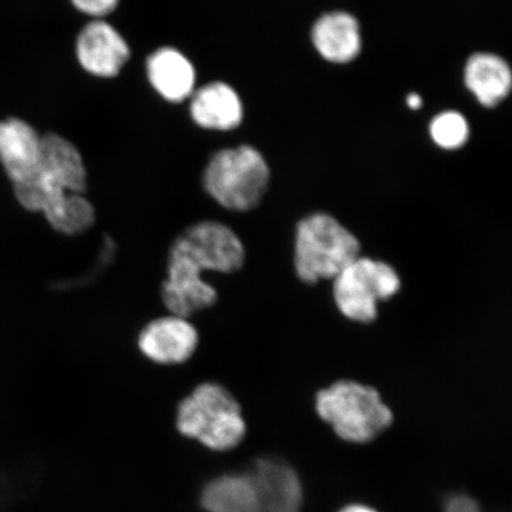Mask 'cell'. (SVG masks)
I'll return each mask as SVG.
<instances>
[{"label":"cell","mask_w":512,"mask_h":512,"mask_svg":"<svg viewBox=\"0 0 512 512\" xmlns=\"http://www.w3.org/2000/svg\"><path fill=\"white\" fill-rule=\"evenodd\" d=\"M87 182L78 147L48 133L42 138L36 174L12 189L22 208L42 214L56 233L73 238L87 233L96 221L95 208L86 197Z\"/></svg>","instance_id":"1"},{"label":"cell","mask_w":512,"mask_h":512,"mask_svg":"<svg viewBox=\"0 0 512 512\" xmlns=\"http://www.w3.org/2000/svg\"><path fill=\"white\" fill-rule=\"evenodd\" d=\"M175 427L181 437L211 452H229L247 437V422L236 396L216 381L198 383L179 400Z\"/></svg>","instance_id":"2"},{"label":"cell","mask_w":512,"mask_h":512,"mask_svg":"<svg viewBox=\"0 0 512 512\" xmlns=\"http://www.w3.org/2000/svg\"><path fill=\"white\" fill-rule=\"evenodd\" d=\"M270 182L267 160L251 145L217 151L202 175L203 189L211 200L234 213H248L258 208Z\"/></svg>","instance_id":"3"},{"label":"cell","mask_w":512,"mask_h":512,"mask_svg":"<svg viewBox=\"0 0 512 512\" xmlns=\"http://www.w3.org/2000/svg\"><path fill=\"white\" fill-rule=\"evenodd\" d=\"M316 412L344 441L368 444L393 425L394 414L373 387L341 380L319 390Z\"/></svg>","instance_id":"4"},{"label":"cell","mask_w":512,"mask_h":512,"mask_svg":"<svg viewBox=\"0 0 512 512\" xmlns=\"http://www.w3.org/2000/svg\"><path fill=\"white\" fill-rule=\"evenodd\" d=\"M361 256V243L336 217L315 213L297 224L294 268L306 284L334 280Z\"/></svg>","instance_id":"5"},{"label":"cell","mask_w":512,"mask_h":512,"mask_svg":"<svg viewBox=\"0 0 512 512\" xmlns=\"http://www.w3.org/2000/svg\"><path fill=\"white\" fill-rule=\"evenodd\" d=\"M245 243L228 224L202 220L190 224L171 242L166 261L189 268L197 275L206 272L224 275L239 272L245 266Z\"/></svg>","instance_id":"6"},{"label":"cell","mask_w":512,"mask_h":512,"mask_svg":"<svg viewBox=\"0 0 512 512\" xmlns=\"http://www.w3.org/2000/svg\"><path fill=\"white\" fill-rule=\"evenodd\" d=\"M339 312L352 322L369 324L379 316V304L399 293V273L387 262L358 256L332 280Z\"/></svg>","instance_id":"7"},{"label":"cell","mask_w":512,"mask_h":512,"mask_svg":"<svg viewBox=\"0 0 512 512\" xmlns=\"http://www.w3.org/2000/svg\"><path fill=\"white\" fill-rule=\"evenodd\" d=\"M200 344V331L190 319L171 313L150 320L137 336L140 354L160 367L183 366L196 355Z\"/></svg>","instance_id":"8"},{"label":"cell","mask_w":512,"mask_h":512,"mask_svg":"<svg viewBox=\"0 0 512 512\" xmlns=\"http://www.w3.org/2000/svg\"><path fill=\"white\" fill-rule=\"evenodd\" d=\"M76 59L96 78H115L130 60L131 50L120 32L104 19H93L76 38Z\"/></svg>","instance_id":"9"},{"label":"cell","mask_w":512,"mask_h":512,"mask_svg":"<svg viewBox=\"0 0 512 512\" xmlns=\"http://www.w3.org/2000/svg\"><path fill=\"white\" fill-rule=\"evenodd\" d=\"M42 138L21 118L0 119V165L12 187L27 182L41 162Z\"/></svg>","instance_id":"10"},{"label":"cell","mask_w":512,"mask_h":512,"mask_svg":"<svg viewBox=\"0 0 512 512\" xmlns=\"http://www.w3.org/2000/svg\"><path fill=\"white\" fill-rule=\"evenodd\" d=\"M160 299L171 315L190 319L213 309L219 303L220 294L203 277L166 262V277L160 286Z\"/></svg>","instance_id":"11"},{"label":"cell","mask_w":512,"mask_h":512,"mask_svg":"<svg viewBox=\"0 0 512 512\" xmlns=\"http://www.w3.org/2000/svg\"><path fill=\"white\" fill-rule=\"evenodd\" d=\"M311 41L324 60L347 64L360 56L363 40L360 22L345 11L320 16L311 30Z\"/></svg>","instance_id":"12"},{"label":"cell","mask_w":512,"mask_h":512,"mask_svg":"<svg viewBox=\"0 0 512 512\" xmlns=\"http://www.w3.org/2000/svg\"><path fill=\"white\" fill-rule=\"evenodd\" d=\"M190 115L204 130L228 132L241 125L245 110L239 93L232 86L215 81L192 93Z\"/></svg>","instance_id":"13"},{"label":"cell","mask_w":512,"mask_h":512,"mask_svg":"<svg viewBox=\"0 0 512 512\" xmlns=\"http://www.w3.org/2000/svg\"><path fill=\"white\" fill-rule=\"evenodd\" d=\"M204 512H264V497L251 471L229 472L203 485Z\"/></svg>","instance_id":"14"},{"label":"cell","mask_w":512,"mask_h":512,"mask_svg":"<svg viewBox=\"0 0 512 512\" xmlns=\"http://www.w3.org/2000/svg\"><path fill=\"white\" fill-rule=\"evenodd\" d=\"M264 496V512H302L304 491L291 465L275 458H260L249 469Z\"/></svg>","instance_id":"15"},{"label":"cell","mask_w":512,"mask_h":512,"mask_svg":"<svg viewBox=\"0 0 512 512\" xmlns=\"http://www.w3.org/2000/svg\"><path fill=\"white\" fill-rule=\"evenodd\" d=\"M146 74L152 88L172 104L190 99L195 92L194 64L175 48L163 47L153 51L146 61Z\"/></svg>","instance_id":"16"},{"label":"cell","mask_w":512,"mask_h":512,"mask_svg":"<svg viewBox=\"0 0 512 512\" xmlns=\"http://www.w3.org/2000/svg\"><path fill=\"white\" fill-rule=\"evenodd\" d=\"M464 83L483 107L494 108L508 98L512 89L510 64L494 53H476L464 68Z\"/></svg>","instance_id":"17"},{"label":"cell","mask_w":512,"mask_h":512,"mask_svg":"<svg viewBox=\"0 0 512 512\" xmlns=\"http://www.w3.org/2000/svg\"><path fill=\"white\" fill-rule=\"evenodd\" d=\"M428 130L433 143L446 151L462 149L470 138L469 121L457 111H445L435 115Z\"/></svg>","instance_id":"18"},{"label":"cell","mask_w":512,"mask_h":512,"mask_svg":"<svg viewBox=\"0 0 512 512\" xmlns=\"http://www.w3.org/2000/svg\"><path fill=\"white\" fill-rule=\"evenodd\" d=\"M81 14L93 19H104L117 10L121 0H69Z\"/></svg>","instance_id":"19"},{"label":"cell","mask_w":512,"mask_h":512,"mask_svg":"<svg viewBox=\"0 0 512 512\" xmlns=\"http://www.w3.org/2000/svg\"><path fill=\"white\" fill-rule=\"evenodd\" d=\"M444 512H483L479 504L470 496L453 495L448 497Z\"/></svg>","instance_id":"20"},{"label":"cell","mask_w":512,"mask_h":512,"mask_svg":"<svg viewBox=\"0 0 512 512\" xmlns=\"http://www.w3.org/2000/svg\"><path fill=\"white\" fill-rule=\"evenodd\" d=\"M406 102L407 106L411 108L412 111H418L422 107V98L416 93L408 94Z\"/></svg>","instance_id":"21"},{"label":"cell","mask_w":512,"mask_h":512,"mask_svg":"<svg viewBox=\"0 0 512 512\" xmlns=\"http://www.w3.org/2000/svg\"><path fill=\"white\" fill-rule=\"evenodd\" d=\"M339 512H377L374 509H371L369 507H366V505H360V504H352L348 505V507H345Z\"/></svg>","instance_id":"22"}]
</instances>
